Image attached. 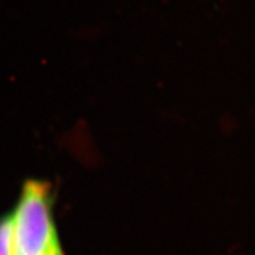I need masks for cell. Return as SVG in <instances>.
I'll list each match as a JSON object with an SVG mask.
<instances>
[{"instance_id": "6da1fadb", "label": "cell", "mask_w": 255, "mask_h": 255, "mask_svg": "<svg viewBox=\"0 0 255 255\" xmlns=\"http://www.w3.org/2000/svg\"><path fill=\"white\" fill-rule=\"evenodd\" d=\"M9 255H59L63 253L52 214V191L46 181L28 180L12 213Z\"/></svg>"}, {"instance_id": "3957f363", "label": "cell", "mask_w": 255, "mask_h": 255, "mask_svg": "<svg viewBox=\"0 0 255 255\" xmlns=\"http://www.w3.org/2000/svg\"><path fill=\"white\" fill-rule=\"evenodd\" d=\"M59 255H64V253H62V254H59Z\"/></svg>"}, {"instance_id": "7a4b0ae2", "label": "cell", "mask_w": 255, "mask_h": 255, "mask_svg": "<svg viewBox=\"0 0 255 255\" xmlns=\"http://www.w3.org/2000/svg\"><path fill=\"white\" fill-rule=\"evenodd\" d=\"M12 226H13L12 214L0 219V255H9L11 253Z\"/></svg>"}]
</instances>
